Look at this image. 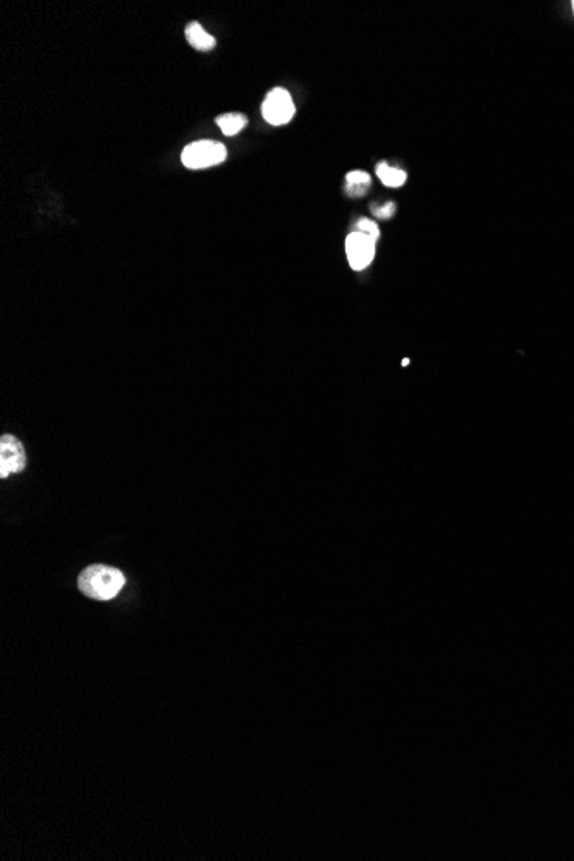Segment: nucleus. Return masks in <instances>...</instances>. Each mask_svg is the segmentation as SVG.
<instances>
[{
	"instance_id": "6",
	"label": "nucleus",
	"mask_w": 574,
	"mask_h": 861,
	"mask_svg": "<svg viewBox=\"0 0 574 861\" xmlns=\"http://www.w3.org/2000/svg\"><path fill=\"white\" fill-rule=\"evenodd\" d=\"M186 40H188V43L193 49L202 50V52H208L217 43L215 38L210 33H206L203 29V26L198 25V23L188 25V28H186Z\"/></svg>"
},
{
	"instance_id": "8",
	"label": "nucleus",
	"mask_w": 574,
	"mask_h": 861,
	"mask_svg": "<svg viewBox=\"0 0 574 861\" xmlns=\"http://www.w3.org/2000/svg\"><path fill=\"white\" fill-rule=\"evenodd\" d=\"M248 119L243 114H224L217 119V126L226 136H234L246 128Z\"/></svg>"
},
{
	"instance_id": "4",
	"label": "nucleus",
	"mask_w": 574,
	"mask_h": 861,
	"mask_svg": "<svg viewBox=\"0 0 574 861\" xmlns=\"http://www.w3.org/2000/svg\"><path fill=\"white\" fill-rule=\"evenodd\" d=\"M375 241L363 232H351L346 239V255L352 270H363L373 262Z\"/></svg>"
},
{
	"instance_id": "3",
	"label": "nucleus",
	"mask_w": 574,
	"mask_h": 861,
	"mask_svg": "<svg viewBox=\"0 0 574 861\" xmlns=\"http://www.w3.org/2000/svg\"><path fill=\"white\" fill-rule=\"evenodd\" d=\"M261 114H263L265 121L272 126L287 124L296 114V107H294L289 91L284 90V88H274L261 104Z\"/></svg>"
},
{
	"instance_id": "2",
	"label": "nucleus",
	"mask_w": 574,
	"mask_h": 861,
	"mask_svg": "<svg viewBox=\"0 0 574 861\" xmlns=\"http://www.w3.org/2000/svg\"><path fill=\"white\" fill-rule=\"evenodd\" d=\"M227 158V150L222 143L212 140L195 141L182 150V165L191 171L215 167Z\"/></svg>"
},
{
	"instance_id": "11",
	"label": "nucleus",
	"mask_w": 574,
	"mask_h": 861,
	"mask_svg": "<svg viewBox=\"0 0 574 861\" xmlns=\"http://www.w3.org/2000/svg\"><path fill=\"white\" fill-rule=\"evenodd\" d=\"M373 213L382 220L390 219L396 213V203H387L383 206H373Z\"/></svg>"
},
{
	"instance_id": "1",
	"label": "nucleus",
	"mask_w": 574,
	"mask_h": 861,
	"mask_svg": "<svg viewBox=\"0 0 574 861\" xmlns=\"http://www.w3.org/2000/svg\"><path fill=\"white\" fill-rule=\"evenodd\" d=\"M125 585V576L121 569L112 566H88L77 578V588L93 600H112L121 593Z\"/></svg>"
},
{
	"instance_id": "12",
	"label": "nucleus",
	"mask_w": 574,
	"mask_h": 861,
	"mask_svg": "<svg viewBox=\"0 0 574 861\" xmlns=\"http://www.w3.org/2000/svg\"><path fill=\"white\" fill-rule=\"evenodd\" d=\"M368 189H370L368 184H346V193H348L349 196H352V198H355V196H363L366 191H368Z\"/></svg>"
},
{
	"instance_id": "9",
	"label": "nucleus",
	"mask_w": 574,
	"mask_h": 861,
	"mask_svg": "<svg viewBox=\"0 0 574 861\" xmlns=\"http://www.w3.org/2000/svg\"><path fill=\"white\" fill-rule=\"evenodd\" d=\"M356 230H358V232L366 234V236H370L373 241H375V243H376V241H379V237H380V229H379V226H376V223L373 222V220L359 219L358 222H356Z\"/></svg>"
},
{
	"instance_id": "10",
	"label": "nucleus",
	"mask_w": 574,
	"mask_h": 861,
	"mask_svg": "<svg viewBox=\"0 0 574 861\" xmlns=\"http://www.w3.org/2000/svg\"><path fill=\"white\" fill-rule=\"evenodd\" d=\"M372 181L370 174H366L365 171H351L348 175H346V182L348 184H368Z\"/></svg>"
},
{
	"instance_id": "7",
	"label": "nucleus",
	"mask_w": 574,
	"mask_h": 861,
	"mask_svg": "<svg viewBox=\"0 0 574 861\" xmlns=\"http://www.w3.org/2000/svg\"><path fill=\"white\" fill-rule=\"evenodd\" d=\"M376 175H379L380 181L383 182L385 186L389 188H400V186L406 182V172L403 169H397V167H390L387 162H380L376 165Z\"/></svg>"
},
{
	"instance_id": "13",
	"label": "nucleus",
	"mask_w": 574,
	"mask_h": 861,
	"mask_svg": "<svg viewBox=\"0 0 574 861\" xmlns=\"http://www.w3.org/2000/svg\"><path fill=\"white\" fill-rule=\"evenodd\" d=\"M573 11H574V2H573Z\"/></svg>"
},
{
	"instance_id": "5",
	"label": "nucleus",
	"mask_w": 574,
	"mask_h": 861,
	"mask_svg": "<svg viewBox=\"0 0 574 861\" xmlns=\"http://www.w3.org/2000/svg\"><path fill=\"white\" fill-rule=\"evenodd\" d=\"M26 466V452L23 444L14 435H2L0 439V478L19 473Z\"/></svg>"
}]
</instances>
